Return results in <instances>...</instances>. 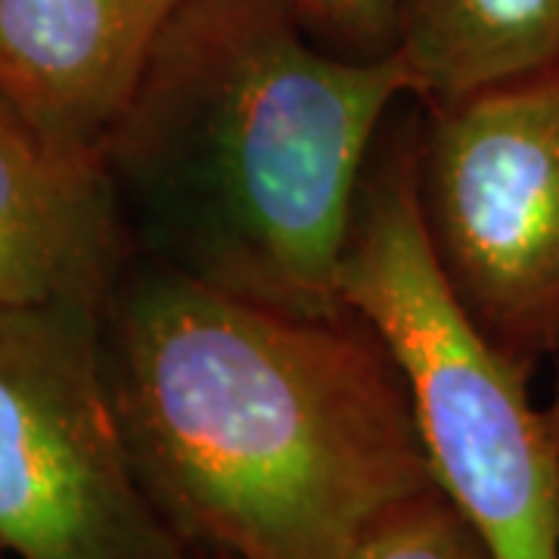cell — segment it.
I'll list each match as a JSON object with an SVG mask.
<instances>
[{
    "label": "cell",
    "mask_w": 559,
    "mask_h": 559,
    "mask_svg": "<svg viewBox=\"0 0 559 559\" xmlns=\"http://www.w3.org/2000/svg\"><path fill=\"white\" fill-rule=\"evenodd\" d=\"M100 342L128 457L190 550L352 559L436 485L407 382L355 311H283L138 255Z\"/></svg>",
    "instance_id": "6da1fadb"
},
{
    "label": "cell",
    "mask_w": 559,
    "mask_h": 559,
    "mask_svg": "<svg viewBox=\"0 0 559 559\" xmlns=\"http://www.w3.org/2000/svg\"><path fill=\"white\" fill-rule=\"evenodd\" d=\"M401 97L395 57H340L280 0H175L106 146L138 255L283 311L348 314L352 218Z\"/></svg>",
    "instance_id": "7a4b0ae2"
},
{
    "label": "cell",
    "mask_w": 559,
    "mask_h": 559,
    "mask_svg": "<svg viewBox=\"0 0 559 559\" xmlns=\"http://www.w3.org/2000/svg\"><path fill=\"white\" fill-rule=\"evenodd\" d=\"M342 301L407 382L436 485L491 559H559V441L528 380L444 283L417 200V121L377 143L342 261Z\"/></svg>",
    "instance_id": "3957f363"
},
{
    "label": "cell",
    "mask_w": 559,
    "mask_h": 559,
    "mask_svg": "<svg viewBox=\"0 0 559 559\" xmlns=\"http://www.w3.org/2000/svg\"><path fill=\"white\" fill-rule=\"evenodd\" d=\"M417 200L481 336L525 373L559 355V69L426 109Z\"/></svg>",
    "instance_id": "277c9868"
},
{
    "label": "cell",
    "mask_w": 559,
    "mask_h": 559,
    "mask_svg": "<svg viewBox=\"0 0 559 559\" xmlns=\"http://www.w3.org/2000/svg\"><path fill=\"white\" fill-rule=\"evenodd\" d=\"M0 554L190 559L128 457L100 311L0 305Z\"/></svg>",
    "instance_id": "5b68a950"
},
{
    "label": "cell",
    "mask_w": 559,
    "mask_h": 559,
    "mask_svg": "<svg viewBox=\"0 0 559 559\" xmlns=\"http://www.w3.org/2000/svg\"><path fill=\"white\" fill-rule=\"evenodd\" d=\"M138 259L112 175L0 100V305L103 311Z\"/></svg>",
    "instance_id": "8992f818"
},
{
    "label": "cell",
    "mask_w": 559,
    "mask_h": 559,
    "mask_svg": "<svg viewBox=\"0 0 559 559\" xmlns=\"http://www.w3.org/2000/svg\"><path fill=\"white\" fill-rule=\"evenodd\" d=\"M175 0H0V100L72 156L106 162Z\"/></svg>",
    "instance_id": "52a82bcc"
},
{
    "label": "cell",
    "mask_w": 559,
    "mask_h": 559,
    "mask_svg": "<svg viewBox=\"0 0 559 559\" xmlns=\"http://www.w3.org/2000/svg\"><path fill=\"white\" fill-rule=\"evenodd\" d=\"M423 109L559 69V0H399L395 50Z\"/></svg>",
    "instance_id": "ba28073f"
},
{
    "label": "cell",
    "mask_w": 559,
    "mask_h": 559,
    "mask_svg": "<svg viewBox=\"0 0 559 559\" xmlns=\"http://www.w3.org/2000/svg\"><path fill=\"white\" fill-rule=\"evenodd\" d=\"M352 559H491L485 540L439 485L389 510Z\"/></svg>",
    "instance_id": "9c48e42d"
},
{
    "label": "cell",
    "mask_w": 559,
    "mask_h": 559,
    "mask_svg": "<svg viewBox=\"0 0 559 559\" xmlns=\"http://www.w3.org/2000/svg\"><path fill=\"white\" fill-rule=\"evenodd\" d=\"M320 47L352 57L382 60L395 50L399 0H280Z\"/></svg>",
    "instance_id": "30bf717a"
},
{
    "label": "cell",
    "mask_w": 559,
    "mask_h": 559,
    "mask_svg": "<svg viewBox=\"0 0 559 559\" xmlns=\"http://www.w3.org/2000/svg\"><path fill=\"white\" fill-rule=\"evenodd\" d=\"M544 411H547L550 429H554V436H557L559 441V373H557V382H554V395H550V401L544 404Z\"/></svg>",
    "instance_id": "8fae6325"
},
{
    "label": "cell",
    "mask_w": 559,
    "mask_h": 559,
    "mask_svg": "<svg viewBox=\"0 0 559 559\" xmlns=\"http://www.w3.org/2000/svg\"><path fill=\"white\" fill-rule=\"evenodd\" d=\"M190 559H230V557L215 554V550H190Z\"/></svg>",
    "instance_id": "7c38bea8"
},
{
    "label": "cell",
    "mask_w": 559,
    "mask_h": 559,
    "mask_svg": "<svg viewBox=\"0 0 559 559\" xmlns=\"http://www.w3.org/2000/svg\"><path fill=\"white\" fill-rule=\"evenodd\" d=\"M0 559H7V557H3V554H0Z\"/></svg>",
    "instance_id": "4fadbf2b"
}]
</instances>
